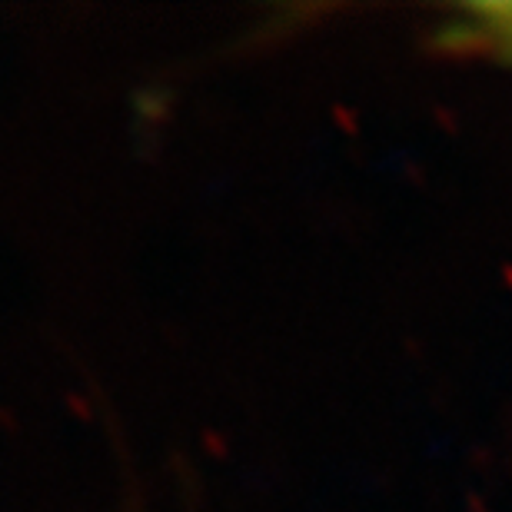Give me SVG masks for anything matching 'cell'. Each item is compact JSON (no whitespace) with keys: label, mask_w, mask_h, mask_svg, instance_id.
Segmentation results:
<instances>
[{"label":"cell","mask_w":512,"mask_h":512,"mask_svg":"<svg viewBox=\"0 0 512 512\" xmlns=\"http://www.w3.org/2000/svg\"><path fill=\"white\" fill-rule=\"evenodd\" d=\"M436 44L449 54L512 64V0H469L446 10Z\"/></svg>","instance_id":"6da1fadb"}]
</instances>
